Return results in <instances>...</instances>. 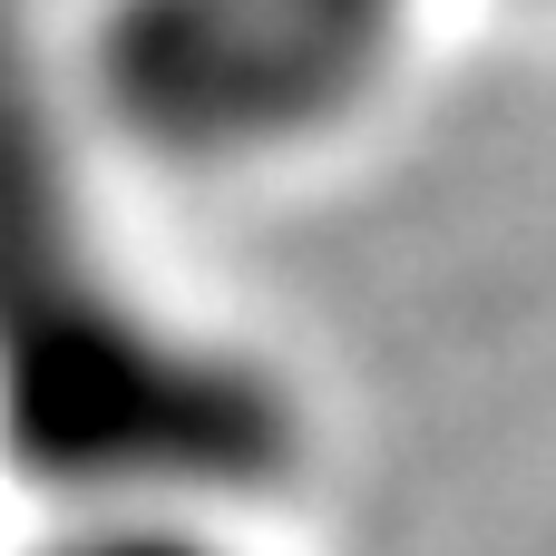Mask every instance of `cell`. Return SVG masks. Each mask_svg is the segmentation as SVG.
I'll return each mask as SVG.
<instances>
[{"instance_id": "1", "label": "cell", "mask_w": 556, "mask_h": 556, "mask_svg": "<svg viewBox=\"0 0 556 556\" xmlns=\"http://www.w3.org/2000/svg\"><path fill=\"white\" fill-rule=\"evenodd\" d=\"M0 410L29 469H78L68 489H235L283 450V410L215 371L205 352L147 332L88 283H39L0 323Z\"/></svg>"}, {"instance_id": "2", "label": "cell", "mask_w": 556, "mask_h": 556, "mask_svg": "<svg viewBox=\"0 0 556 556\" xmlns=\"http://www.w3.org/2000/svg\"><path fill=\"white\" fill-rule=\"evenodd\" d=\"M391 39L401 0H137L108 39V98L186 156H244L342 117Z\"/></svg>"}, {"instance_id": "3", "label": "cell", "mask_w": 556, "mask_h": 556, "mask_svg": "<svg viewBox=\"0 0 556 556\" xmlns=\"http://www.w3.org/2000/svg\"><path fill=\"white\" fill-rule=\"evenodd\" d=\"M29 556H244V547H225L215 528H186V518H166V508H108L98 528H68V538H49V547H29Z\"/></svg>"}]
</instances>
